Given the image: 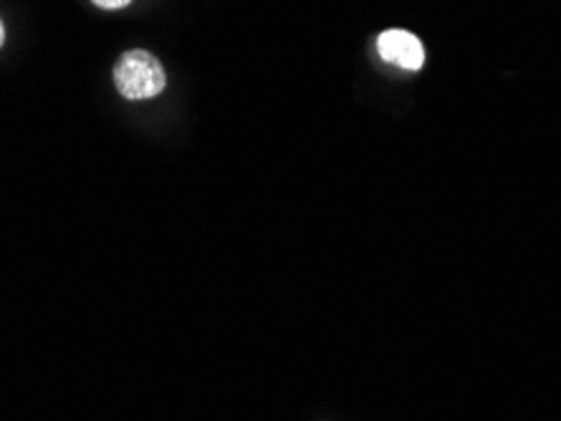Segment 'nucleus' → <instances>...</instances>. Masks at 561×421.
I'll return each instance as SVG.
<instances>
[{"label":"nucleus","instance_id":"f257e3e1","mask_svg":"<svg viewBox=\"0 0 561 421\" xmlns=\"http://www.w3.org/2000/svg\"><path fill=\"white\" fill-rule=\"evenodd\" d=\"M119 94L131 102L154 98L164 89V69L150 51H127L114 69Z\"/></svg>","mask_w":561,"mask_h":421},{"label":"nucleus","instance_id":"7ed1b4c3","mask_svg":"<svg viewBox=\"0 0 561 421\" xmlns=\"http://www.w3.org/2000/svg\"><path fill=\"white\" fill-rule=\"evenodd\" d=\"M99 8H106V11H119V8L129 5L131 0H94Z\"/></svg>","mask_w":561,"mask_h":421},{"label":"nucleus","instance_id":"20e7f679","mask_svg":"<svg viewBox=\"0 0 561 421\" xmlns=\"http://www.w3.org/2000/svg\"><path fill=\"white\" fill-rule=\"evenodd\" d=\"M3 40H5V31H3V21H0V46H3Z\"/></svg>","mask_w":561,"mask_h":421},{"label":"nucleus","instance_id":"f03ea898","mask_svg":"<svg viewBox=\"0 0 561 421\" xmlns=\"http://www.w3.org/2000/svg\"><path fill=\"white\" fill-rule=\"evenodd\" d=\"M377 48H379V56H382L387 63L402 66V69L408 71L423 69L425 63L423 44H420V40L408 31H400V28L385 31L382 36L377 38Z\"/></svg>","mask_w":561,"mask_h":421}]
</instances>
